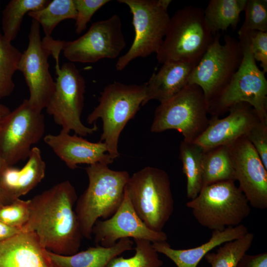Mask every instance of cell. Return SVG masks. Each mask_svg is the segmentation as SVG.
<instances>
[{
    "label": "cell",
    "instance_id": "obj_1",
    "mask_svg": "<svg viewBox=\"0 0 267 267\" xmlns=\"http://www.w3.org/2000/svg\"><path fill=\"white\" fill-rule=\"evenodd\" d=\"M69 180L30 199V217L22 232H34L47 251L61 255L77 253L83 237L74 206L77 200Z\"/></svg>",
    "mask_w": 267,
    "mask_h": 267
},
{
    "label": "cell",
    "instance_id": "obj_2",
    "mask_svg": "<svg viewBox=\"0 0 267 267\" xmlns=\"http://www.w3.org/2000/svg\"><path fill=\"white\" fill-rule=\"evenodd\" d=\"M86 171L89 184L77 199L75 211L83 237L90 239L98 219L110 218L120 206L130 176L101 163L88 165Z\"/></svg>",
    "mask_w": 267,
    "mask_h": 267
},
{
    "label": "cell",
    "instance_id": "obj_3",
    "mask_svg": "<svg viewBox=\"0 0 267 267\" xmlns=\"http://www.w3.org/2000/svg\"><path fill=\"white\" fill-rule=\"evenodd\" d=\"M214 40L204 9L188 5L171 17L166 36L156 52L158 62L178 61L196 66Z\"/></svg>",
    "mask_w": 267,
    "mask_h": 267
},
{
    "label": "cell",
    "instance_id": "obj_4",
    "mask_svg": "<svg viewBox=\"0 0 267 267\" xmlns=\"http://www.w3.org/2000/svg\"><path fill=\"white\" fill-rule=\"evenodd\" d=\"M243 50L240 66L226 87L208 104L211 116L219 117L235 104L245 102L256 111L261 122L267 124V80L257 65L250 48L249 32H238Z\"/></svg>",
    "mask_w": 267,
    "mask_h": 267
},
{
    "label": "cell",
    "instance_id": "obj_5",
    "mask_svg": "<svg viewBox=\"0 0 267 267\" xmlns=\"http://www.w3.org/2000/svg\"><path fill=\"white\" fill-rule=\"evenodd\" d=\"M145 90V83L126 85L115 82L108 84L100 93L98 104L87 117V121L90 124L101 119L102 133L100 141L106 144L107 153L114 160L120 156V135L142 105Z\"/></svg>",
    "mask_w": 267,
    "mask_h": 267
},
{
    "label": "cell",
    "instance_id": "obj_6",
    "mask_svg": "<svg viewBox=\"0 0 267 267\" xmlns=\"http://www.w3.org/2000/svg\"><path fill=\"white\" fill-rule=\"evenodd\" d=\"M125 190L145 224L152 230L163 231L174 210L171 181L166 172L145 167L130 177Z\"/></svg>",
    "mask_w": 267,
    "mask_h": 267
},
{
    "label": "cell",
    "instance_id": "obj_7",
    "mask_svg": "<svg viewBox=\"0 0 267 267\" xmlns=\"http://www.w3.org/2000/svg\"><path fill=\"white\" fill-rule=\"evenodd\" d=\"M186 206L201 226L213 231L239 225L251 213L247 199L234 180L202 187L198 195Z\"/></svg>",
    "mask_w": 267,
    "mask_h": 267
},
{
    "label": "cell",
    "instance_id": "obj_8",
    "mask_svg": "<svg viewBox=\"0 0 267 267\" xmlns=\"http://www.w3.org/2000/svg\"><path fill=\"white\" fill-rule=\"evenodd\" d=\"M208 114L202 89L197 85L188 84L156 107L150 131L159 133L175 130L183 135L184 141L194 142L207 127Z\"/></svg>",
    "mask_w": 267,
    "mask_h": 267
},
{
    "label": "cell",
    "instance_id": "obj_9",
    "mask_svg": "<svg viewBox=\"0 0 267 267\" xmlns=\"http://www.w3.org/2000/svg\"><path fill=\"white\" fill-rule=\"evenodd\" d=\"M127 5L132 14L135 36L127 52L116 64L118 71L123 70L133 60L145 57L160 48L169 27L168 12L171 0H118Z\"/></svg>",
    "mask_w": 267,
    "mask_h": 267
},
{
    "label": "cell",
    "instance_id": "obj_10",
    "mask_svg": "<svg viewBox=\"0 0 267 267\" xmlns=\"http://www.w3.org/2000/svg\"><path fill=\"white\" fill-rule=\"evenodd\" d=\"M56 61V78L54 91L45 108L61 130L84 137L96 132L95 124L85 126L81 119L84 106L86 82L76 67L71 62L59 66Z\"/></svg>",
    "mask_w": 267,
    "mask_h": 267
},
{
    "label": "cell",
    "instance_id": "obj_11",
    "mask_svg": "<svg viewBox=\"0 0 267 267\" xmlns=\"http://www.w3.org/2000/svg\"><path fill=\"white\" fill-rule=\"evenodd\" d=\"M220 38V33L214 36L213 42L193 68L188 79V84L197 85L202 89L207 104L229 84L243 59L239 41L227 35L222 44Z\"/></svg>",
    "mask_w": 267,
    "mask_h": 267
},
{
    "label": "cell",
    "instance_id": "obj_12",
    "mask_svg": "<svg viewBox=\"0 0 267 267\" xmlns=\"http://www.w3.org/2000/svg\"><path fill=\"white\" fill-rule=\"evenodd\" d=\"M44 131V114L25 99L0 125V157L8 167L27 159Z\"/></svg>",
    "mask_w": 267,
    "mask_h": 267
},
{
    "label": "cell",
    "instance_id": "obj_13",
    "mask_svg": "<svg viewBox=\"0 0 267 267\" xmlns=\"http://www.w3.org/2000/svg\"><path fill=\"white\" fill-rule=\"evenodd\" d=\"M50 37L41 39L40 25L32 19L28 36L29 43L22 53L18 70L23 74L29 90V104L42 111L54 91L55 82L49 70L48 58L52 55Z\"/></svg>",
    "mask_w": 267,
    "mask_h": 267
},
{
    "label": "cell",
    "instance_id": "obj_14",
    "mask_svg": "<svg viewBox=\"0 0 267 267\" xmlns=\"http://www.w3.org/2000/svg\"><path fill=\"white\" fill-rule=\"evenodd\" d=\"M126 45L120 16L114 14L93 23L78 39L62 42L63 55L73 62L94 63L104 58L115 59Z\"/></svg>",
    "mask_w": 267,
    "mask_h": 267
},
{
    "label": "cell",
    "instance_id": "obj_15",
    "mask_svg": "<svg viewBox=\"0 0 267 267\" xmlns=\"http://www.w3.org/2000/svg\"><path fill=\"white\" fill-rule=\"evenodd\" d=\"M235 180L250 206L267 208V169L246 135L227 145Z\"/></svg>",
    "mask_w": 267,
    "mask_h": 267
},
{
    "label": "cell",
    "instance_id": "obj_16",
    "mask_svg": "<svg viewBox=\"0 0 267 267\" xmlns=\"http://www.w3.org/2000/svg\"><path fill=\"white\" fill-rule=\"evenodd\" d=\"M96 245L109 247L123 238L144 239L152 243L167 241L163 231L150 229L138 216L125 190L123 201L116 212L109 218L97 221L92 230Z\"/></svg>",
    "mask_w": 267,
    "mask_h": 267
},
{
    "label": "cell",
    "instance_id": "obj_17",
    "mask_svg": "<svg viewBox=\"0 0 267 267\" xmlns=\"http://www.w3.org/2000/svg\"><path fill=\"white\" fill-rule=\"evenodd\" d=\"M228 112L222 119L212 116L206 129L194 142L204 150L226 145L246 135L261 122L255 110L245 102L235 104Z\"/></svg>",
    "mask_w": 267,
    "mask_h": 267
},
{
    "label": "cell",
    "instance_id": "obj_18",
    "mask_svg": "<svg viewBox=\"0 0 267 267\" xmlns=\"http://www.w3.org/2000/svg\"><path fill=\"white\" fill-rule=\"evenodd\" d=\"M44 141L72 170L77 168L79 164L101 163L108 165L114 161L108 154L104 142H90L81 136L71 135L62 130L57 134H46Z\"/></svg>",
    "mask_w": 267,
    "mask_h": 267
},
{
    "label": "cell",
    "instance_id": "obj_19",
    "mask_svg": "<svg viewBox=\"0 0 267 267\" xmlns=\"http://www.w3.org/2000/svg\"><path fill=\"white\" fill-rule=\"evenodd\" d=\"M0 267H52L34 232H21L0 241Z\"/></svg>",
    "mask_w": 267,
    "mask_h": 267
},
{
    "label": "cell",
    "instance_id": "obj_20",
    "mask_svg": "<svg viewBox=\"0 0 267 267\" xmlns=\"http://www.w3.org/2000/svg\"><path fill=\"white\" fill-rule=\"evenodd\" d=\"M248 232L243 224L213 231L210 239L201 245L187 249L172 248L166 241L152 243L154 249L172 260L177 267H196L206 254L214 248L244 236Z\"/></svg>",
    "mask_w": 267,
    "mask_h": 267
},
{
    "label": "cell",
    "instance_id": "obj_21",
    "mask_svg": "<svg viewBox=\"0 0 267 267\" xmlns=\"http://www.w3.org/2000/svg\"><path fill=\"white\" fill-rule=\"evenodd\" d=\"M145 83L146 90L142 105L152 99L164 102L177 94L188 84L190 74L195 66L187 63L170 61L162 64Z\"/></svg>",
    "mask_w": 267,
    "mask_h": 267
},
{
    "label": "cell",
    "instance_id": "obj_22",
    "mask_svg": "<svg viewBox=\"0 0 267 267\" xmlns=\"http://www.w3.org/2000/svg\"><path fill=\"white\" fill-rule=\"evenodd\" d=\"M46 165L39 148H32L28 160L21 169L7 167L0 174V184L14 199L35 188L44 178Z\"/></svg>",
    "mask_w": 267,
    "mask_h": 267
},
{
    "label": "cell",
    "instance_id": "obj_23",
    "mask_svg": "<svg viewBox=\"0 0 267 267\" xmlns=\"http://www.w3.org/2000/svg\"><path fill=\"white\" fill-rule=\"evenodd\" d=\"M134 242L130 238L119 240L113 246L99 245L71 255H61L47 251L52 267H106L113 258L131 250Z\"/></svg>",
    "mask_w": 267,
    "mask_h": 267
},
{
    "label": "cell",
    "instance_id": "obj_24",
    "mask_svg": "<svg viewBox=\"0 0 267 267\" xmlns=\"http://www.w3.org/2000/svg\"><path fill=\"white\" fill-rule=\"evenodd\" d=\"M246 2V0H210L204 10V16L212 34L214 36L229 27L235 30Z\"/></svg>",
    "mask_w": 267,
    "mask_h": 267
},
{
    "label": "cell",
    "instance_id": "obj_25",
    "mask_svg": "<svg viewBox=\"0 0 267 267\" xmlns=\"http://www.w3.org/2000/svg\"><path fill=\"white\" fill-rule=\"evenodd\" d=\"M202 178V187L221 181H235L227 145L203 149Z\"/></svg>",
    "mask_w": 267,
    "mask_h": 267
},
{
    "label": "cell",
    "instance_id": "obj_26",
    "mask_svg": "<svg viewBox=\"0 0 267 267\" xmlns=\"http://www.w3.org/2000/svg\"><path fill=\"white\" fill-rule=\"evenodd\" d=\"M179 159L182 172L186 178V196L189 199L195 198L202 188V159L203 149L194 142L181 141Z\"/></svg>",
    "mask_w": 267,
    "mask_h": 267
},
{
    "label": "cell",
    "instance_id": "obj_27",
    "mask_svg": "<svg viewBox=\"0 0 267 267\" xmlns=\"http://www.w3.org/2000/svg\"><path fill=\"white\" fill-rule=\"evenodd\" d=\"M49 0H11L2 11V35L11 42L18 35L23 17L26 13L45 7Z\"/></svg>",
    "mask_w": 267,
    "mask_h": 267
},
{
    "label": "cell",
    "instance_id": "obj_28",
    "mask_svg": "<svg viewBox=\"0 0 267 267\" xmlns=\"http://www.w3.org/2000/svg\"><path fill=\"white\" fill-rule=\"evenodd\" d=\"M28 15L42 26L45 37H51L56 26L66 19H76L77 11L74 0H53L40 9Z\"/></svg>",
    "mask_w": 267,
    "mask_h": 267
},
{
    "label": "cell",
    "instance_id": "obj_29",
    "mask_svg": "<svg viewBox=\"0 0 267 267\" xmlns=\"http://www.w3.org/2000/svg\"><path fill=\"white\" fill-rule=\"evenodd\" d=\"M254 238V234L248 232L240 238L223 243L216 253H208L205 259L211 267H237L251 247Z\"/></svg>",
    "mask_w": 267,
    "mask_h": 267
},
{
    "label": "cell",
    "instance_id": "obj_30",
    "mask_svg": "<svg viewBox=\"0 0 267 267\" xmlns=\"http://www.w3.org/2000/svg\"><path fill=\"white\" fill-rule=\"evenodd\" d=\"M22 54L0 31V99L9 96L14 90L12 78L18 70Z\"/></svg>",
    "mask_w": 267,
    "mask_h": 267
},
{
    "label": "cell",
    "instance_id": "obj_31",
    "mask_svg": "<svg viewBox=\"0 0 267 267\" xmlns=\"http://www.w3.org/2000/svg\"><path fill=\"white\" fill-rule=\"evenodd\" d=\"M135 244L134 254L130 258L116 256L106 267H161L162 261L159 258L152 243L144 239H134Z\"/></svg>",
    "mask_w": 267,
    "mask_h": 267
},
{
    "label": "cell",
    "instance_id": "obj_32",
    "mask_svg": "<svg viewBox=\"0 0 267 267\" xmlns=\"http://www.w3.org/2000/svg\"><path fill=\"white\" fill-rule=\"evenodd\" d=\"M244 21L238 32H267V0H246Z\"/></svg>",
    "mask_w": 267,
    "mask_h": 267
},
{
    "label": "cell",
    "instance_id": "obj_33",
    "mask_svg": "<svg viewBox=\"0 0 267 267\" xmlns=\"http://www.w3.org/2000/svg\"><path fill=\"white\" fill-rule=\"evenodd\" d=\"M29 217L30 200L17 198L10 204L0 206V222L11 227L22 230Z\"/></svg>",
    "mask_w": 267,
    "mask_h": 267
},
{
    "label": "cell",
    "instance_id": "obj_34",
    "mask_svg": "<svg viewBox=\"0 0 267 267\" xmlns=\"http://www.w3.org/2000/svg\"><path fill=\"white\" fill-rule=\"evenodd\" d=\"M77 16L75 22V31L80 34L87 28L88 23L94 14L109 0H74Z\"/></svg>",
    "mask_w": 267,
    "mask_h": 267
},
{
    "label": "cell",
    "instance_id": "obj_35",
    "mask_svg": "<svg viewBox=\"0 0 267 267\" xmlns=\"http://www.w3.org/2000/svg\"><path fill=\"white\" fill-rule=\"evenodd\" d=\"M250 48L257 62L260 63L262 70L267 72V32L253 31L249 32Z\"/></svg>",
    "mask_w": 267,
    "mask_h": 267
},
{
    "label": "cell",
    "instance_id": "obj_36",
    "mask_svg": "<svg viewBox=\"0 0 267 267\" xmlns=\"http://www.w3.org/2000/svg\"><path fill=\"white\" fill-rule=\"evenodd\" d=\"M246 135L267 169V124L260 122Z\"/></svg>",
    "mask_w": 267,
    "mask_h": 267
},
{
    "label": "cell",
    "instance_id": "obj_37",
    "mask_svg": "<svg viewBox=\"0 0 267 267\" xmlns=\"http://www.w3.org/2000/svg\"><path fill=\"white\" fill-rule=\"evenodd\" d=\"M237 267H267V253L254 255L246 254L240 260Z\"/></svg>",
    "mask_w": 267,
    "mask_h": 267
},
{
    "label": "cell",
    "instance_id": "obj_38",
    "mask_svg": "<svg viewBox=\"0 0 267 267\" xmlns=\"http://www.w3.org/2000/svg\"><path fill=\"white\" fill-rule=\"evenodd\" d=\"M21 232V229L11 227L0 222V241L8 239Z\"/></svg>",
    "mask_w": 267,
    "mask_h": 267
},
{
    "label": "cell",
    "instance_id": "obj_39",
    "mask_svg": "<svg viewBox=\"0 0 267 267\" xmlns=\"http://www.w3.org/2000/svg\"><path fill=\"white\" fill-rule=\"evenodd\" d=\"M15 199L10 196L0 184V206L10 204Z\"/></svg>",
    "mask_w": 267,
    "mask_h": 267
},
{
    "label": "cell",
    "instance_id": "obj_40",
    "mask_svg": "<svg viewBox=\"0 0 267 267\" xmlns=\"http://www.w3.org/2000/svg\"><path fill=\"white\" fill-rule=\"evenodd\" d=\"M10 111L8 107L0 103V125Z\"/></svg>",
    "mask_w": 267,
    "mask_h": 267
},
{
    "label": "cell",
    "instance_id": "obj_41",
    "mask_svg": "<svg viewBox=\"0 0 267 267\" xmlns=\"http://www.w3.org/2000/svg\"><path fill=\"white\" fill-rule=\"evenodd\" d=\"M8 166L0 157V174H1Z\"/></svg>",
    "mask_w": 267,
    "mask_h": 267
}]
</instances>
